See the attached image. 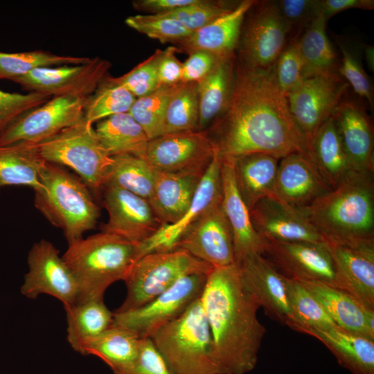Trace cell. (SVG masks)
<instances>
[{
  "instance_id": "obj_1",
  "label": "cell",
  "mask_w": 374,
  "mask_h": 374,
  "mask_svg": "<svg viewBox=\"0 0 374 374\" xmlns=\"http://www.w3.org/2000/svg\"><path fill=\"white\" fill-rule=\"evenodd\" d=\"M206 130L222 161L256 152L279 159L296 152L308 157L274 67L264 69L240 62L235 68L226 108Z\"/></svg>"
},
{
  "instance_id": "obj_2",
  "label": "cell",
  "mask_w": 374,
  "mask_h": 374,
  "mask_svg": "<svg viewBox=\"0 0 374 374\" xmlns=\"http://www.w3.org/2000/svg\"><path fill=\"white\" fill-rule=\"evenodd\" d=\"M200 301L224 373L251 372L267 330L257 317L260 307L244 287L237 265L213 268Z\"/></svg>"
},
{
  "instance_id": "obj_3",
  "label": "cell",
  "mask_w": 374,
  "mask_h": 374,
  "mask_svg": "<svg viewBox=\"0 0 374 374\" xmlns=\"http://www.w3.org/2000/svg\"><path fill=\"white\" fill-rule=\"evenodd\" d=\"M299 211L326 242L374 243L373 172L353 171L336 188Z\"/></svg>"
},
{
  "instance_id": "obj_4",
  "label": "cell",
  "mask_w": 374,
  "mask_h": 374,
  "mask_svg": "<svg viewBox=\"0 0 374 374\" xmlns=\"http://www.w3.org/2000/svg\"><path fill=\"white\" fill-rule=\"evenodd\" d=\"M138 244L103 231L69 244L62 256L77 280V301L103 299L112 284L124 280L137 260Z\"/></svg>"
},
{
  "instance_id": "obj_5",
  "label": "cell",
  "mask_w": 374,
  "mask_h": 374,
  "mask_svg": "<svg viewBox=\"0 0 374 374\" xmlns=\"http://www.w3.org/2000/svg\"><path fill=\"white\" fill-rule=\"evenodd\" d=\"M35 206L62 229L68 244L95 229L100 217V208L86 184L62 166L47 161L42 186L35 191Z\"/></svg>"
},
{
  "instance_id": "obj_6",
  "label": "cell",
  "mask_w": 374,
  "mask_h": 374,
  "mask_svg": "<svg viewBox=\"0 0 374 374\" xmlns=\"http://www.w3.org/2000/svg\"><path fill=\"white\" fill-rule=\"evenodd\" d=\"M150 338L174 374H225L200 298Z\"/></svg>"
},
{
  "instance_id": "obj_7",
  "label": "cell",
  "mask_w": 374,
  "mask_h": 374,
  "mask_svg": "<svg viewBox=\"0 0 374 374\" xmlns=\"http://www.w3.org/2000/svg\"><path fill=\"white\" fill-rule=\"evenodd\" d=\"M213 269L181 249L144 255L134 262L123 280L127 294L114 312L138 308L170 288L181 278L193 274L208 275Z\"/></svg>"
},
{
  "instance_id": "obj_8",
  "label": "cell",
  "mask_w": 374,
  "mask_h": 374,
  "mask_svg": "<svg viewBox=\"0 0 374 374\" xmlns=\"http://www.w3.org/2000/svg\"><path fill=\"white\" fill-rule=\"evenodd\" d=\"M36 144L46 161L71 168L94 193L103 189L112 157L84 118Z\"/></svg>"
},
{
  "instance_id": "obj_9",
  "label": "cell",
  "mask_w": 374,
  "mask_h": 374,
  "mask_svg": "<svg viewBox=\"0 0 374 374\" xmlns=\"http://www.w3.org/2000/svg\"><path fill=\"white\" fill-rule=\"evenodd\" d=\"M348 88L338 73L321 74L304 79L287 95L290 114L308 154L317 132L347 96Z\"/></svg>"
},
{
  "instance_id": "obj_10",
  "label": "cell",
  "mask_w": 374,
  "mask_h": 374,
  "mask_svg": "<svg viewBox=\"0 0 374 374\" xmlns=\"http://www.w3.org/2000/svg\"><path fill=\"white\" fill-rule=\"evenodd\" d=\"M206 278L205 274L181 278L146 304L132 310L114 312V326L127 329L140 338L150 337L162 326L181 315L201 297Z\"/></svg>"
},
{
  "instance_id": "obj_11",
  "label": "cell",
  "mask_w": 374,
  "mask_h": 374,
  "mask_svg": "<svg viewBox=\"0 0 374 374\" xmlns=\"http://www.w3.org/2000/svg\"><path fill=\"white\" fill-rule=\"evenodd\" d=\"M288 35L276 1H256L242 26L238 44L240 62L264 69L274 67Z\"/></svg>"
},
{
  "instance_id": "obj_12",
  "label": "cell",
  "mask_w": 374,
  "mask_h": 374,
  "mask_svg": "<svg viewBox=\"0 0 374 374\" xmlns=\"http://www.w3.org/2000/svg\"><path fill=\"white\" fill-rule=\"evenodd\" d=\"M28 265L21 286L24 296L35 299L48 294L60 301L64 307L77 302V280L53 243L44 239L35 242L28 253Z\"/></svg>"
},
{
  "instance_id": "obj_13",
  "label": "cell",
  "mask_w": 374,
  "mask_h": 374,
  "mask_svg": "<svg viewBox=\"0 0 374 374\" xmlns=\"http://www.w3.org/2000/svg\"><path fill=\"white\" fill-rule=\"evenodd\" d=\"M214 155L207 131L166 133L150 139L145 159L157 171L204 175Z\"/></svg>"
},
{
  "instance_id": "obj_14",
  "label": "cell",
  "mask_w": 374,
  "mask_h": 374,
  "mask_svg": "<svg viewBox=\"0 0 374 374\" xmlns=\"http://www.w3.org/2000/svg\"><path fill=\"white\" fill-rule=\"evenodd\" d=\"M88 98L53 96L14 121L0 136V146L19 141L39 143L84 118Z\"/></svg>"
},
{
  "instance_id": "obj_15",
  "label": "cell",
  "mask_w": 374,
  "mask_h": 374,
  "mask_svg": "<svg viewBox=\"0 0 374 374\" xmlns=\"http://www.w3.org/2000/svg\"><path fill=\"white\" fill-rule=\"evenodd\" d=\"M111 63L99 57L88 63L56 67H42L15 79L24 89L51 97L91 96L108 76Z\"/></svg>"
},
{
  "instance_id": "obj_16",
  "label": "cell",
  "mask_w": 374,
  "mask_h": 374,
  "mask_svg": "<svg viewBox=\"0 0 374 374\" xmlns=\"http://www.w3.org/2000/svg\"><path fill=\"white\" fill-rule=\"evenodd\" d=\"M177 249H181L213 268L235 264L231 228L222 202L206 210L185 231Z\"/></svg>"
},
{
  "instance_id": "obj_17",
  "label": "cell",
  "mask_w": 374,
  "mask_h": 374,
  "mask_svg": "<svg viewBox=\"0 0 374 374\" xmlns=\"http://www.w3.org/2000/svg\"><path fill=\"white\" fill-rule=\"evenodd\" d=\"M265 242L262 255L285 277L336 287L333 262L326 242Z\"/></svg>"
},
{
  "instance_id": "obj_18",
  "label": "cell",
  "mask_w": 374,
  "mask_h": 374,
  "mask_svg": "<svg viewBox=\"0 0 374 374\" xmlns=\"http://www.w3.org/2000/svg\"><path fill=\"white\" fill-rule=\"evenodd\" d=\"M103 202L108 220L101 231L140 244L163 226L148 199L125 190L104 187Z\"/></svg>"
},
{
  "instance_id": "obj_19",
  "label": "cell",
  "mask_w": 374,
  "mask_h": 374,
  "mask_svg": "<svg viewBox=\"0 0 374 374\" xmlns=\"http://www.w3.org/2000/svg\"><path fill=\"white\" fill-rule=\"evenodd\" d=\"M222 161L216 151L202 177L187 211L177 222L162 226L157 233L138 244L137 260L144 255L173 251L187 230L206 210L222 200Z\"/></svg>"
},
{
  "instance_id": "obj_20",
  "label": "cell",
  "mask_w": 374,
  "mask_h": 374,
  "mask_svg": "<svg viewBox=\"0 0 374 374\" xmlns=\"http://www.w3.org/2000/svg\"><path fill=\"white\" fill-rule=\"evenodd\" d=\"M235 265L244 287L258 306L273 320L292 328L294 321L285 276L260 253L248 256Z\"/></svg>"
},
{
  "instance_id": "obj_21",
  "label": "cell",
  "mask_w": 374,
  "mask_h": 374,
  "mask_svg": "<svg viewBox=\"0 0 374 374\" xmlns=\"http://www.w3.org/2000/svg\"><path fill=\"white\" fill-rule=\"evenodd\" d=\"M253 226L264 241L326 242L305 215L276 198H265L249 211Z\"/></svg>"
},
{
  "instance_id": "obj_22",
  "label": "cell",
  "mask_w": 374,
  "mask_h": 374,
  "mask_svg": "<svg viewBox=\"0 0 374 374\" xmlns=\"http://www.w3.org/2000/svg\"><path fill=\"white\" fill-rule=\"evenodd\" d=\"M326 244L335 271V287L374 310V243Z\"/></svg>"
},
{
  "instance_id": "obj_23",
  "label": "cell",
  "mask_w": 374,
  "mask_h": 374,
  "mask_svg": "<svg viewBox=\"0 0 374 374\" xmlns=\"http://www.w3.org/2000/svg\"><path fill=\"white\" fill-rule=\"evenodd\" d=\"M331 190L305 154L296 152L280 159L276 197L284 204L301 210Z\"/></svg>"
},
{
  "instance_id": "obj_24",
  "label": "cell",
  "mask_w": 374,
  "mask_h": 374,
  "mask_svg": "<svg viewBox=\"0 0 374 374\" xmlns=\"http://www.w3.org/2000/svg\"><path fill=\"white\" fill-rule=\"evenodd\" d=\"M332 118L353 170L373 172V126L364 107L346 96Z\"/></svg>"
},
{
  "instance_id": "obj_25",
  "label": "cell",
  "mask_w": 374,
  "mask_h": 374,
  "mask_svg": "<svg viewBox=\"0 0 374 374\" xmlns=\"http://www.w3.org/2000/svg\"><path fill=\"white\" fill-rule=\"evenodd\" d=\"M256 2L254 0L239 2L229 12L192 32L176 44L175 47L188 54L195 51H204L220 58L234 55L244 17Z\"/></svg>"
},
{
  "instance_id": "obj_26",
  "label": "cell",
  "mask_w": 374,
  "mask_h": 374,
  "mask_svg": "<svg viewBox=\"0 0 374 374\" xmlns=\"http://www.w3.org/2000/svg\"><path fill=\"white\" fill-rule=\"evenodd\" d=\"M299 281L340 328L374 340V310L347 292L318 280Z\"/></svg>"
},
{
  "instance_id": "obj_27",
  "label": "cell",
  "mask_w": 374,
  "mask_h": 374,
  "mask_svg": "<svg viewBox=\"0 0 374 374\" xmlns=\"http://www.w3.org/2000/svg\"><path fill=\"white\" fill-rule=\"evenodd\" d=\"M221 172L222 204L233 233L236 264L248 256L262 254L265 242L254 229L249 210L237 188L233 162L222 161Z\"/></svg>"
},
{
  "instance_id": "obj_28",
  "label": "cell",
  "mask_w": 374,
  "mask_h": 374,
  "mask_svg": "<svg viewBox=\"0 0 374 374\" xmlns=\"http://www.w3.org/2000/svg\"><path fill=\"white\" fill-rule=\"evenodd\" d=\"M202 177L199 174L156 170L148 202L163 226L175 223L183 217Z\"/></svg>"
},
{
  "instance_id": "obj_29",
  "label": "cell",
  "mask_w": 374,
  "mask_h": 374,
  "mask_svg": "<svg viewBox=\"0 0 374 374\" xmlns=\"http://www.w3.org/2000/svg\"><path fill=\"white\" fill-rule=\"evenodd\" d=\"M279 159L265 153L243 155L233 162L239 193L251 211L261 199L276 198V181Z\"/></svg>"
},
{
  "instance_id": "obj_30",
  "label": "cell",
  "mask_w": 374,
  "mask_h": 374,
  "mask_svg": "<svg viewBox=\"0 0 374 374\" xmlns=\"http://www.w3.org/2000/svg\"><path fill=\"white\" fill-rule=\"evenodd\" d=\"M319 340L335 355L340 365L353 374H374V340L335 326L326 329L302 328Z\"/></svg>"
},
{
  "instance_id": "obj_31",
  "label": "cell",
  "mask_w": 374,
  "mask_h": 374,
  "mask_svg": "<svg viewBox=\"0 0 374 374\" xmlns=\"http://www.w3.org/2000/svg\"><path fill=\"white\" fill-rule=\"evenodd\" d=\"M46 163L36 143L19 141L0 146V190L6 186L38 190Z\"/></svg>"
},
{
  "instance_id": "obj_32",
  "label": "cell",
  "mask_w": 374,
  "mask_h": 374,
  "mask_svg": "<svg viewBox=\"0 0 374 374\" xmlns=\"http://www.w3.org/2000/svg\"><path fill=\"white\" fill-rule=\"evenodd\" d=\"M235 56L220 59L210 73L197 82L198 131H204L225 110L234 78Z\"/></svg>"
},
{
  "instance_id": "obj_33",
  "label": "cell",
  "mask_w": 374,
  "mask_h": 374,
  "mask_svg": "<svg viewBox=\"0 0 374 374\" xmlns=\"http://www.w3.org/2000/svg\"><path fill=\"white\" fill-rule=\"evenodd\" d=\"M141 338L132 332L113 326L100 335L83 341L76 350L82 355L101 359L114 374H121L134 362Z\"/></svg>"
},
{
  "instance_id": "obj_34",
  "label": "cell",
  "mask_w": 374,
  "mask_h": 374,
  "mask_svg": "<svg viewBox=\"0 0 374 374\" xmlns=\"http://www.w3.org/2000/svg\"><path fill=\"white\" fill-rule=\"evenodd\" d=\"M309 159L323 179L334 189L353 171L332 117L317 132Z\"/></svg>"
},
{
  "instance_id": "obj_35",
  "label": "cell",
  "mask_w": 374,
  "mask_h": 374,
  "mask_svg": "<svg viewBox=\"0 0 374 374\" xmlns=\"http://www.w3.org/2000/svg\"><path fill=\"white\" fill-rule=\"evenodd\" d=\"M94 130L111 157L132 154L145 159L150 139L142 127L128 112L114 115L98 122Z\"/></svg>"
},
{
  "instance_id": "obj_36",
  "label": "cell",
  "mask_w": 374,
  "mask_h": 374,
  "mask_svg": "<svg viewBox=\"0 0 374 374\" xmlns=\"http://www.w3.org/2000/svg\"><path fill=\"white\" fill-rule=\"evenodd\" d=\"M64 308L66 314L67 341L75 351L83 341L114 326V312L107 308L103 299L77 301Z\"/></svg>"
},
{
  "instance_id": "obj_37",
  "label": "cell",
  "mask_w": 374,
  "mask_h": 374,
  "mask_svg": "<svg viewBox=\"0 0 374 374\" xmlns=\"http://www.w3.org/2000/svg\"><path fill=\"white\" fill-rule=\"evenodd\" d=\"M326 23L327 21L321 16L317 17L299 37L298 44L304 66V79L338 73L340 62L326 35Z\"/></svg>"
},
{
  "instance_id": "obj_38",
  "label": "cell",
  "mask_w": 374,
  "mask_h": 374,
  "mask_svg": "<svg viewBox=\"0 0 374 374\" xmlns=\"http://www.w3.org/2000/svg\"><path fill=\"white\" fill-rule=\"evenodd\" d=\"M155 175L156 170L144 158L132 154L114 156L103 188H119L148 200Z\"/></svg>"
},
{
  "instance_id": "obj_39",
  "label": "cell",
  "mask_w": 374,
  "mask_h": 374,
  "mask_svg": "<svg viewBox=\"0 0 374 374\" xmlns=\"http://www.w3.org/2000/svg\"><path fill=\"white\" fill-rule=\"evenodd\" d=\"M91 60L88 57L60 55L42 50L12 53L0 51V80L13 81L38 68L83 64Z\"/></svg>"
},
{
  "instance_id": "obj_40",
  "label": "cell",
  "mask_w": 374,
  "mask_h": 374,
  "mask_svg": "<svg viewBox=\"0 0 374 374\" xmlns=\"http://www.w3.org/2000/svg\"><path fill=\"white\" fill-rule=\"evenodd\" d=\"M287 298L294 318L292 329H326L337 326L321 303L298 280L285 277Z\"/></svg>"
},
{
  "instance_id": "obj_41",
  "label": "cell",
  "mask_w": 374,
  "mask_h": 374,
  "mask_svg": "<svg viewBox=\"0 0 374 374\" xmlns=\"http://www.w3.org/2000/svg\"><path fill=\"white\" fill-rule=\"evenodd\" d=\"M199 100L197 82H181L172 94L166 112L163 134L197 131Z\"/></svg>"
},
{
  "instance_id": "obj_42",
  "label": "cell",
  "mask_w": 374,
  "mask_h": 374,
  "mask_svg": "<svg viewBox=\"0 0 374 374\" xmlns=\"http://www.w3.org/2000/svg\"><path fill=\"white\" fill-rule=\"evenodd\" d=\"M108 77L87 100L84 118L91 125L112 116L128 112L136 99L127 89L112 82Z\"/></svg>"
},
{
  "instance_id": "obj_43",
  "label": "cell",
  "mask_w": 374,
  "mask_h": 374,
  "mask_svg": "<svg viewBox=\"0 0 374 374\" xmlns=\"http://www.w3.org/2000/svg\"><path fill=\"white\" fill-rule=\"evenodd\" d=\"M179 84L159 87L136 98L129 110L128 113L142 127L150 140L163 134L166 109Z\"/></svg>"
},
{
  "instance_id": "obj_44",
  "label": "cell",
  "mask_w": 374,
  "mask_h": 374,
  "mask_svg": "<svg viewBox=\"0 0 374 374\" xmlns=\"http://www.w3.org/2000/svg\"><path fill=\"white\" fill-rule=\"evenodd\" d=\"M237 4L231 6L228 3L221 1L195 0L188 5L167 13L152 15L173 19L190 31L193 32L229 12Z\"/></svg>"
},
{
  "instance_id": "obj_45",
  "label": "cell",
  "mask_w": 374,
  "mask_h": 374,
  "mask_svg": "<svg viewBox=\"0 0 374 374\" xmlns=\"http://www.w3.org/2000/svg\"><path fill=\"white\" fill-rule=\"evenodd\" d=\"M125 22L131 28L161 43L176 44L192 33L176 20L157 15L130 16Z\"/></svg>"
},
{
  "instance_id": "obj_46",
  "label": "cell",
  "mask_w": 374,
  "mask_h": 374,
  "mask_svg": "<svg viewBox=\"0 0 374 374\" xmlns=\"http://www.w3.org/2000/svg\"><path fill=\"white\" fill-rule=\"evenodd\" d=\"M163 51L160 49L139 63L125 74L113 78L109 76V80L120 85L136 98L145 96L159 88L158 66Z\"/></svg>"
},
{
  "instance_id": "obj_47",
  "label": "cell",
  "mask_w": 374,
  "mask_h": 374,
  "mask_svg": "<svg viewBox=\"0 0 374 374\" xmlns=\"http://www.w3.org/2000/svg\"><path fill=\"white\" fill-rule=\"evenodd\" d=\"M299 37L291 38L287 42L274 66L277 84L286 96L304 80V66L298 44Z\"/></svg>"
},
{
  "instance_id": "obj_48",
  "label": "cell",
  "mask_w": 374,
  "mask_h": 374,
  "mask_svg": "<svg viewBox=\"0 0 374 374\" xmlns=\"http://www.w3.org/2000/svg\"><path fill=\"white\" fill-rule=\"evenodd\" d=\"M51 98L48 95L36 92L21 94L0 90V136L14 121L42 105Z\"/></svg>"
},
{
  "instance_id": "obj_49",
  "label": "cell",
  "mask_w": 374,
  "mask_h": 374,
  "mask_svg": "<svg viewBox=\"0 0 374 374\" xmlns=\"http://www.w3.org/2000/svg\"><path fill=\"white\" fill-rule=\"evenodd\" d=\"M339 46L342 55L338 69L339 74L359 97L366 100L373 109V87L370 78L355 54L344 44H339Z\"/></svg>"
},
{
  "instance_id": "obj_50",
  "label": "cell",
  "mask_w": 374,
  "mask_h": 374,
  "mask_svg": "<svg viewBox=\"0 0 374 374\" xmlns=\"http://www.w3.org/2000/svg\"><path fill=\"white\" fill-rule=\"evenodd\" d=\"M276 3L291 38L299 37L301 30L319 16L318 0H280Z\"/></svg>"
},
{
  "instance_id": "obj_51",
  "label": "cell",
  "mask_w": 374,
  "mask_h": 374,
  "mask_svg": "<svg viewBox=\"0 0 374 374\" xmlns=\"http://www.w3.org/2000/svg\"><path fill=\"white\" fill-rule=\"evenodd\" d=\"M121 374H174L150 337L141 338L133 364Z\"/></svg>"
},
{
  "instance_id": "obj_52",
  "label": "cell",
  "mask_w": 374,
  "mask_h": 374,
  "mask_svg": "<svg viewBox=\"0 0 374 374\" xmlns=\"http://www.w3.org/2000/svg\"><path fill=\"white\" fill-rule=\"evenodd\" d=\"M220 59L204 51L189 53L188 58L183 62L181 82H199L210 73Z\"/></svg>"
},
{
  "instance_id": "obj_53",
  "label": "cell",
  "mask_w": 374,
  "mask_h": 374,
  "mask_svg": "<svg viewBox=\"0 0 374 374\" xmlns=\"http://www.w3.org/2000/svg\"><path fill=\"white\" fill-rule=\"evenodd\" d=\"M177 49L168 46L163 51L158 66L159 88L181 82L183 63L176 56Z\"/></svg>"
},
{
  "instance_id": "obj_54",
  "label": "cell",
  "mask_w": 374,
  "mask_h": 374,
  "mask_svg": "<svg viewBox=\"0 0 374 374\" xmlns=\"http://www.w3.org/2000/svg\"><path fill=\"white\" fill-rule=\"evenodd\" d=\"M351 8L373 10V0H318L319 16L328 21L333 15Z\"/></svg>"
},
{
  "instance_id": "obj_55",
  "label": "cell",
  "mask_w": 374,
  "mask_h": 374,
  "mask_svg": "<svg viewBox=\"0 0 374 374\" xmlns=\"http://www.w3.org/2000/svg\"><path fill=\"white\" fill-rule=\"evenodd\" d=\"M195 0H138L132 2L134 9L148 12V15H161L188 5Z\"/></svg>"
}]
</instances>
